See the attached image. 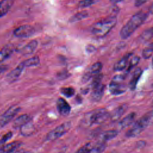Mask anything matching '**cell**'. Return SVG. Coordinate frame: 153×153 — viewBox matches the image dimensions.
I'll return each instance as SVG.
<instances>
[{"label":"cell","instance_id":"2","mask_svg":"<svg viewBox=\"0 0 153 153\" xmlns=\"http://www.w3.org/2000/svg\"><path fill=\"white\" fill-rule=\"evenodd\" d=\"M110 119V113L104 108H99L86 113L81 120V125L89 127L101 124Z\"/></svg>","mask_w":153,"mask_h":153},{"label":"cell","instance_id":"41","mask_svg":"<svg viewBox=\"0 0 153 153\" xmlns=\"http://www.w3.org/2000/svg\"><path fill=\"white\" fill-rule=\"evenodd\" d=\"M122 1H123V0H110V2L112 4H117V3L121 2Z\"/></svg>","mask_w":153,"mask_h":153},{"label":"cell","instance_id":"16","mask_svg":"<svg viewBox=\"0 0 153 153\" xmlns=\"http://www.w3.org/2000/svg\"><path fill=\"white\" fill-rule=\"evenodd\" d=\"M131 56V53H128L120 59L114 66L113 69L115 71H120L125 69L128 64L129 59Z\"/></svg>","mask_w":153,"mask_h":153},{"label":"cell","instance_id":"44","mask_svg":"<svg viewBox=\"0 0 153 153\" xmlns=\"http://www.w3.org/2000/svg\"><path fill=\"white\" fill-rule=\"evenodd\" d=\"M152 105H153V101H152Z\"/></svg>","mask_w":153,"mask_h":153},{"label":"cell","instance_id":"28","mask_svg":"<svg viewBox=\"0 0 153 153\" xmlns=\"http://www.w3.org/2000/svg\"><path fill=\"white\" fill-rule=\"evenodd\" d=\"M102 68V64L101 62H97L94 63L89 69V71L92 74V75L94 76L95 75H97L100 73Z\"/></svg>","mask_w":153,"mask_h":153},{"label":"cell","instance_id":"34","mask_svg":"<svg viewBox=\"0 0 153 153\" xmlns=\"http://www.w3.org/2000/svg\"><path fill=\"white\" fill-rule=\"evenodd\" d=\"M13 136V133L11 131H9L5 133L0 139V146L4 145V143L8 141L10 139H11Z\"/></svg>","mask_w":153,"mask_h":153},{"label":"cell","instance_id":"29","mask_svg":"<svg viewBox=\"0 0 153 153\" xmlns=\"http://www.w3.org/2000/svg\"><path fill=\"white\" fill-rule=\"evenodd\" d=\"M102 78H103V75L100 73L93 76V79L91 81V84L92 89L94 88L95 87H97L100 84H102L101 81H102Z\"/></svg>","mask_w":153,"mask_h":153},{"label":"cell","instance_id":"6","mask_svg":"<svg viewBox=\"0 0 153 153\" xmlns=\"http://www.w3.org/2000/svg\"><path fill=\"white\" fill-rule=\"evenodd\" d=\"M20 108L17 105L10 106L0 117V127H3L8 124L19 113Z\"/></svg>","mask_w":153,"mask_h":153},{"label":"cell","instance_id":"27","mask_svg":"<svg viewBox=\"0 0 153 153\" xmlns=\"http://www.w3.org/2000/svg\"><path fill=\"white\" fill-rule=\"evenodd\" d=\"M153 54V42L149 44L142 51V57L145 59H148L151 57Z\"/></svg>","mask_w":153,"mask_h":153},{"label":"cell","instance_id":"1","mask_svg":"<svg viewBox=\"0 0 153 153\" xmlns=\"http://www.w3.org/2000/svg\"><path fill=\"white\" fill-rule=\"evenodd\" d=\"M147 17L148 14L142 11L134 14L121 28L120 32V37L123 39L130 37L144 23Z\"/></svg>","mask_w":153,"mask_h":153},{"label":"cell","instance_id":"24","mask_svg":"<svg viewBox=\"0 0 153 153\" xmlns=\"http://www.w3.org/2000/svg\"><path fill=\"white\" fill-rule=\"evenodd\" d=\"M106 148V143L98 142L93 145L88 153H102Z\"/></svg>","mask_w":153,"mask_h":153},{"label":"cell","instance_id":"42","mask_svg":"<svg viewBox=\"0 0 153 153\" xmlns=\"http://www.w3.org/2000/svg\"><path fill=\"white\" fill-rule=\"evenodd\" d=\"M151 65H152V68H153V57H152V62H151Z\"/></svg>","mask_w":153,"mask_h":153},{"label":"cell","instance_id":"3","mask_svg":"<svg viewBox=\"0 0 153 153\" xmlns=\"http://www.w3.org/2000/svg\"><path fill=\"white\" fill-rule=\"evenodd\" d=\"M152 124H153V109L148 112L136 121L131 128L126 132V136L129 138L136 137Z\"/></svg>","mask_w":153,"mask_h":153},{"label":"cell","instance_id":"37","mask_svg":"<svg viewBox=\"0 0 153 153\" xmlns=\"http://www.w3.org/2000/svg\"><path fill=\"white\" fill-rule=\"evenodd\" d=\"M147 0H134V6L135 7H140L142 5L146 2Z\"/></svg>","mask_w":153,"mask_h":153},{"label":"cell","instance_id":"12","mask_svg":"<svg viewBox=\"0 0 153 153\" xmlns=\"http://www.w3.org/2000/svg\"><path fill=\"white\" fill-rule=\"evenodd\" d=\"M22 145L20 141H14L0 146V153H10L17 150Z\"/></svg>","mask_w":153,"mask_h":153},{"label":"cell","instance_id":"22","mask_svg":"<svg viewBox=\"0 0 153 153\" xmlns=\"http://www.w3.org/2000/svg\"><path fill=\"white\" fill-rule=\"evenodd\" d=\"M35 130L34 125L31 123V121L23 126L20 128V133L24 136H29L32 134Z\"/></svg>","mask_w":153,"mask_h":153},{"label":"cell","instance_id":"21","mask_svg":"<svg viewBox=\"0 0 153 153\" xmlns=\"http://www.w3.org/2000/svg\"><path fill=\"white\" fill-rule=\"evenodd\" d=\"M14 51V48L13 45H7L5 46L0 51V63L2 62L9 56H10Z\"/></svg>","mask_w":153,"mask_h":153},{"label":"cell","instance_id":"8","mask_svg":"<svg viewBox=\"0 0 153 153\" xmlns=\"http://www.w3.org/2000/svg\"><path fill=\"white\" fill-rule=\"evenodd\" d=\"M56 107L60 115L64 117L68 116L69 114L71 109L70 105L66 100L62 97L57 99L56 102Z\"/></svg>","mask_w":153,"mask_h":153},{"label":"cell","instance_id":"26","mask_svg":"<svg viewBox=\"0 0 153 153\" xmlns=\"http://www.w3.org/2000/svg\"><path fill=\"white\" fill-rule=\"evenodd\" d=\"M25 67H32L38 65L40 62V59L38 56L32 57L23 62H22Z\"/></svg>","mask_w":153,"mask_h":153},{"label":"cell","instance_id":"7","mask_svg":"<svg viewBox=\"0 0 153 153\" xmlns=\"http://www.w3.org/2000/svg\"><path fill=\"white\" fill-rule=\"evenodd\" d=\"M35 32L34 27L29 25L20 26L14 30V35L18 38H27L31 36Z\"/></svg>","mask_w":153,"mask_h":153},{"label":"cell","instance_id":"36","mask_svg":"<svg viewBox=\"0 0 153 153\" xmlns=\"http://www.w3.org/2000/svg\"><path fill=\"white\" fill-rule=\"evenodd\" d=\"M93 75H92V74L88 71H87V72H85L84 75H83V76H82V79H81V80H82V82H87L88 81H89L92 77H93Z\"/></svg>","mask_w":153,"mask_h":153},{"label":"cell","instance_id":"38","mask_svg":"<svg viewBox=\"0 0 153 153\" xmlns=\"http://www.w3.org/2000/svg\"><path fill=\"white\" fill-rule=\"evenodd\" d=\"M95 50H96L95 47L92 45H88L86 47V51L90 53H93L94 51H95Z\"/></svg>","mask_w":153,"mask_h":153},{"label":"cell","instance_id":"40","mask_svg":"<svg viewBox=\"0 0 153 153\" xmlns=\"http://www.w3.org/2000/svg\"><path fill=\"white\" fill-rule=\"evenodd\" d=\"M149 12L150 14H153V3L151 4V5L150 6V7L149 8Z\"/></svg>","mask_w":153,"mask_h":153},{"label":"cell","instance_id":"17","mask_svg":"<svg viewBox=\"0 0 153 153\" xmlns=\"http://www.w3.org/2000/svg\"><path fill=\"white\" fill-rule=\"evenodd\" d=\"M31 121L30 117L27 114H23L20 115L14 121L13 124V127L14 128H18L22 127L23 126Z\"/></svg>","mask_w":153,"mask_h":153},{"label":"cell","instance_id":"25","mask_svg":"<svg viewBox=\"0 0 153 153\" xmlns=\"http://www.w3.org/2000/svg\"><path fill=\"white\" fill-rule=\"evenodd\" d=\"M88 16V14L87 11H81L79 13H77L76 14L73 15L69 20L70 23H74L78 21L84 19H85Z\"/></svg>","mask_w":153,"mask_h":153},{"label":"cell","instance_id":"10","mask_svg":"<svg viewBox=\"0 0 153 153\" xmlns=\"http://www.w3.org/2000/svg\"><path fill=\"white\" fill-rule=\"evenodd\" d=\"M136 118V114L135 112H130L120 121L118 123L119 128L120 129H124L128 127L135 122Z\"/></svg>","mask_w":153,"mask_h":153},{"label":"cell","instance_id":"23","mask_svg":"<svg viewBox=\"0 0 153 153\" xmlns=\"http://www.w3.org/2000/svg\"><path fill=\"white\" fill-rule=\"evenodd\" d=\"M153 38V27L145 29L140 35L139 41L142 42H146Z\"/></svg>","mask_w":153,"mask_h":153},{"label":"cell","instance_id":"35","mask_svg":"<svg viewBox=\"0 0 153 153\" xmlns=\"http://www.w3.org/2000/svg\"><path fill=\"white\" fill-rule=\"evenodd\" d=\"M125 75H117L113 77V78L111 80V82H115V83H118V84H122L123 81L125 79Z\"/></svg>","mask_w":153,"mask_h":153},{"label":"cell","instance_id":"13","mask_svg":"<svg viewBox=\"0 0 153 153\" xmlns=\"http://www.w3.org/2000/svg\"><path fill=\"white\" fill-rule=\"evenodd\" d=\"M105 91V85L100 84L97 87L93 89L91 94V99L93 102H99L102 98Z\"/></svg>","mask_w":153,"mask_h":153},{"label":"cell","instance_id":"5","mask_svg":"<svg viewBox=\"0 0 153 153\" xmlns=\"http://www.w3.org/2000/svg\"><path fill=\"white\" fill-rule=\"evenodd\" d=\"M71 127V123L70 121L65 122L49 131L45 136V140L47 141H54L57 140L66 134L70 130Z\"/></svg>","mask_w":153,"mask_h":153},{"label":"cell","instance_id":"20","mask_svg":"<svg viewBox=\"0 0 153 153\" xmlns=\"http://www.w3.org/2000/svg\"><path fill=\"white\" fill-rule=\"evenodd\" d=\"M13 0H1L0 1V17L6 15L13 5Z\"/></svg>","mask_w":153,"mask_h":153},{"label":"cell","instance_id":"39","mask_svg":"<svg viewBox=\"0 0 153 153\" xmlns=\"http://www.w3.org/2000/svg\"><path fill=\"white\" fill-rule=\"evenodd\" d=\"M10 153H30V152L25 150H16Z\"/></svg>","mask_w":153,"mask_h":153},{"label":"cell","instance_id":"4","mask_svg":"<svg viewBox=\"0 0 153 153\" xmlns=\"http://www.w3.org/2000/svg\"><path fill=\"white\" fill-rule=\"evenodd\" d=\"M117 22L115 16L108 17L94 23L91 29V33L97 37H103L115 26Z\"/></svg>","mask_w":153,"mask_h":153},{"label":"cell","instance_id":"30","mask_svg":"<svg viewBox=\"0 0 153 153\" xmlns=\"http://www.w3.org/2000/svg\"><path fill=\"white\" fill-rule=\"evenodd\" d=\"M61 93L66 97H71L75 94V90L72 87H62L60 89Z\"/></svg>","mask_w":153,"mask_h":153},{"label":"cell","instance_id":"31","mask_svg":"<svg viewBox=\"0 0 153 153\" xmlns=\"http://www.w3.org/2000/svg\"><path fill=\"white\" fill-rule=\"evenodd\" d=\"M139 60H140L139 57L136 56L133 57L130 59L129 63L128 65V67L127 68V69H126V74L129 72L134 67H135L137 65V63L139 62Z\"/></svg>","mask_w":153,"mask_h":153},{"label":"cell","instance_id":"11","mask_svg":"<svg viewBox=\"0 0 153 153\" xmlns=\"http://www.w3.org/2000/svg\"><path fill=\"white\" fill-rule=\"evenodd\" d=\"M127 109V106L126 104L120 105L116 108L112 113H110V120L113 122L117 121L121 118L123 115L126 112Z\"/></svg>","mask_w":153,"mask_h":153},{"label":"cell","instance_id":"18","mask_svg":"<svg viewBox=\"0 0 153 153\" xmlns=\"http://www.w3.org/2000/svg\"><path fill=\"white\" fill-rule=\"evenodd\" d=\"M126 88L123 84L115 83L111 81L109 84V91L113 95H118L123 94L126 91Z\"/></svg>","mask_w":153,"mask_h":153},{"label":"cell","instance_id":"15","mask_svg":"<svg viewBox=\"0 0 153 153\" xmlns=\"http://www.w3.org/2000/svg\"><path fill=\"white\" fill-rule=\"evenodd\" d=\"M37 46L38 41L36 40H32L23 47L19 51L23 55H29L34 52L37 48Z\"/></svg>","mask_w":153,"mask_h":153},{"label":"cell","instance_id":"9","mask_svg":"<svg viewBox=\"0 0 153 153\" xmlns=\"http://www.w3.org/2000/svg\"><path fill=\"white\" fill-rule=\"evenodd\" d=\"M25 68L23 62H21L16 68H15L13 71H11L7 76L6 78L8 82H13L16 81L19 76L21 75L22 72Z\"/></svg>","mask_w":153,"mask_h":153},{"label":"cell","instance_id":"33","mask_svg":"<svg viewBox=\"0 0 153 153\" xmlns=\"http://www.w3.org/2000/svg\"><path fill=\"white\" fill-rule=\"evenodd\" d=\"M94 0H81L78 2V7L80 8H86L92 5Z\"/></svg>","mask_w":153,"mask_h":153},{"label":"cell","instance_id":"19","mask_svg":"<svg viewBox=\"0 0 153 153\" xmlns=\"http://www.w3.org/2000/svg\"><path fill=\"white\" fill-rule=\"evenodd\" d=\"M142 73V71L140 68H137L134 71L133 74L131 78V79L128 84V87L131 90H134L136 88L137 82L141 76Z\"/></svg>","mask_w":153,"mask_h":153},{"label":"cell","instance_id":"43","mask_svg":"<svg viewBox=\"0 0 153 153\" xmlns=\"http://www.w3.org/2000/svg\"><path fill=\"white\" fill-rule=\"evenodd\" d=\"M2 67H1V66H0V72H1V71H2Z\"/></svg>","mask_w":153,"mask_h":153},{"label":"cell","instance_id":"32","mask_svg":"<svg viewBox=\"0 0 153 153\" xmlns=\"http://www.w3.org/2000/svg\"><path fill=\"white\" fill-rule=\"evenodd\" d=\"M93 144L91 142H88L80 147L75 153H88L92 147L93 146Z\"/></svg>","mask_w":153,"mask_h":153},{"label":"cell","instance_id":"14","mask_svg":"<svg viewBox=\"0 0 153 153\" xmlns=\"http://www.w3.org/2000/svg\"><path fill=\"white\" fill-rule=\"evenodd\" d=\"M118 131L116 130H109L100 133L99 136V141L102 142H106L113 139L118 135Z\"/></svg>","mask_w":153,"mask_h":153}]
</instances>
